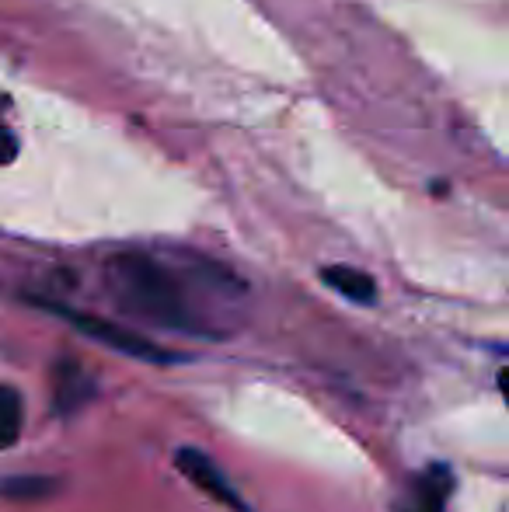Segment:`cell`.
<instances>
[{
	"label": "cell",
	"instance_id": "ba28073f",
	"mask_svg": "<svg viewBox=\"0 0 509 512\" xmlns=\"http://www.w3.org/2000/svg\"><path fill=\"white\" fill-rule=\"evenodd\" d=\"M14 154H18V143H14V133L4 126V119H0V164H11Z\"/></svg>",
	"mask_w": 509,
	"mask_h": 512
},
{
	"label": "cell",
	"instance_id": "3957f363",
	"mask_svg": "<svg viewBox=\"0 0 509 512\" xmlns=\"http://www.w3.org/2000/svg\"><path fill=\"white\" fill-rule=\"evenodd\" d=\"M175 467L185 474V478L192 481V485L199 488V492H206L213 502H220V506L227 509H238V512H248L245 502L238 499V492H234V485L224 478V474L217 471V464H213L206 453L199 450H178L175 453Z\"/></svg>",
	"mask_w": 509,
	"mask_h": 512
},
{
	"label": "cell",
	"instance_id": "8992f818",
	"mask_svg": "<svg viewBox=\"0 0 509 512\" xmlns=\"http://www.w3.org/2000/svg\"><path fill=\"white\" fill-rule=\"evenodd\" d=\"M21 418H25V411H21L18 391H14V387L0 384V450H7V446L18 443V436H21Z\"/></svg>",
	"mask_w": 509,
	"mask_h": 512
},
{
	"label": "cell",
	"instance_id": "7a4b0ae2",
	"mask_svg": "<svg viewBox=\"0 0 509 512\" xmlns=\"http://www.w3.org/2000/svg\"><path fill=\"white\" fill-rule=\"evenodd\" d=\"M46 310H53V314H60L63 321L74 324L81 335L95 338V342L109 345V349L123 352V356H133V359H147V363H175V356L171 352H164L161 345L147 342L143 335H136L133 328H126V324H112L105 321V317H95V314H81V310H70L63 304H46V300H39Z\"/></svg>",
	"mask_w": 509,
	"mask_h": 512
},
{
	"label": "cell",
	"instance_id": "277c9868",
	"mask_svg": "<svg viewBox=\"0 0 509 512\" xmlns=\"http://www.w3.org/2000/svg\"><path fill=\"white\" fill-rule=\"evenodd\" d=\"M450 492H454V474L447 464H429L419 478L412 481L408 495L394 512H447Z\"/></svg>",
	"mask_w": 509,
	"mask_h": 512
},
{
	"label": "cell",
	"instance_id": "6da1fadb",
	"mask_svg": "<svg viewBox=\"0 0 509 512\" xmlns=\"http://www.w3.org/2000/svg\"><path fill=\"white\" fill-rule=\"evenodd\" d=\"M105 283H109V293L119 310H126L136 321L185 331V335H210L199 310L192 307L182 279L157 258L140 255V251L112 255L105 265Z\"/></svg>",
	"mask_w": 509,
	"mask_h": 512
},
{
	"label": "cell",
	"instance_id": "5b68a950",
	"mask_svg": "<svg viewBox=\"0 0 509 512\" xmlns=\"http://www.w3.org/2000/svg\"><path fill=\"white\" fill-rule=\"evenodd\" d=\"M321 279H325V286H332L335 293L353 300V304H374L377 300V283L367 272L353 269V265H328V269L321 272Z\"/></svg>",
	"mask_w": 509,
	"mask_h": 512
},
{
	"label": "cell",
	"instance_id": "52a82bcc",
	"mask_svg": "<svg viewBox=\"0 0 509 512\" xmlns=\"http://www.w3.org/2000/svg\"><path fill=\"white\" fill-rule=\"evenodd\" d=\"M88 394H91L88 377H84V373L77 370L74 363L60 366V380H56V405H60V408H74L77 398L84 401Z\"/></svg>",
	"mask_w": 509,
	"mask_h": 512
}]
</instances>
